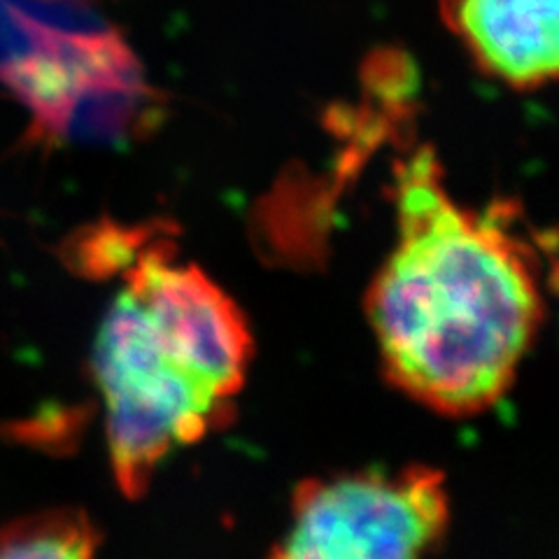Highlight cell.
<instances>
[{
  "mask_svg": "<svg viewBox=\"0 0 559 559\" xmlns=\"http://www.w3.org/2000/svg\"><path fill=\"white\" fill-rule=\"evenodd\" d=\"M394 203L396 245L366 296L382 369L441 415L492 408L538 334L536 257L503 219L454 201L427 147L396 166Z\"/></svg>",
  "mask_w": 559,
  "mask_h": 559,
  "instance_id": "obj_1",
  "label": "cell"
},
{
  "mask_svg": "<svg viewBox=\"0 0 559 559\" xmlns=\"http://www.w3.org/2000/svg\"><path fill=\"white\" fill-rule=\"evenodd\" d=\"M94 378L105 401L110 462L127 497H140L173 450L224 425L231 404L191 378L119 289L94 345Z\"/></svg>",
  "mask_w": 559,
  "mask_h": 559,
  "instance_id": "obj_2",
  "label": "cell"
},
{
  "mask_svg": "<svg viewBox=\"0 0 559 559\" xmlns=\"http://www.w3.org/2000/svg\"><path fill=\"white\" fill-rule=\"evenodd\" d=\"M450 497L431 466L369 468L312 478L294 489L289 524L273 555L285 559H411L445 538Z\"/></svg>",
  "mask_w": 559,
  "mask_h": 559,
  "instance_id": "obj_3",
  "label": "cell"
},
{
  "mask_svg": "<svg viewBox=\"0 0 559 559\" xmlns=\"http://www.w3.org/2000/svg\"><path fill=\"white\" fill-rule=\"evenodd\" d=\"M121 289L168 355L215 399L231 404L254 355L248 320L231 296L199 266L180 264L159 250L133 261Z\"/></svg>",
  "mask_w": 559,
  "mask_h": 559,
  "instance_id": "obj_4",
  "label": "cell"
},
{
  "mask_svg": "<svg viewBox=\"0 0 559 559\" xmlns=\"http://www.w3.org/2000/svg\"><path fill=\"white\" fill-rule=\"evenodd\" d=\"M448 28L485 75L534 92L557 75V0H441Z\"/></svg>",
  "mask_w": 559,
  "mask_h": 559,
  "instance_id": "obj_5",
  "label": "cell"
},
{
  "mask_svg": "<svg viewBox=\"0 0 559 559\" xmlns=\"http://www.w3.org/2000/svg\"><path fill=\"white\" fill-rule=\"evenodd\" d=\"M98 546L96 524L80 509H49L0 527V557L84 559Z\"/></svg>",
  "mask_w": 559,
  "mask_h": 559,
  "instance_id": "obj_6",
  "label": "cell"
}]
</instances>
